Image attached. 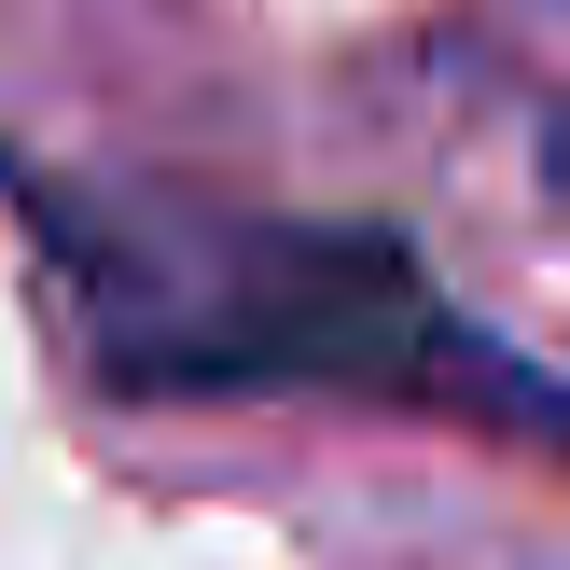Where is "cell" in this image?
Returning <instances> with one entry per match:
<instances>
[{"mask_svg":"<svg viewBox=\"0 0 570 570\" xmlns=\"http://www.w3.org/2000/svg\"><path fill=\"white\" fill-rule=\"evenodd\" d=\"M543 181L570 195V98H557V126H543Z\"/></svg>","mask_w":570,"mask_h":570,"instance_id":"2","label":"cell"},{"mask_svg":"<svg viewBox=\"0 0 570 570\" xmlns=\"http://www.w3.org/2000/svg\"><path fill=\"white\" fill-rule=\"evenodd\" d=\"M14 209L111 390L154 404L348 390V404H432L570 460V376L460 321L390 223L250 209L195 181H83V167H14Z\"/></svg>","mask_w":570,"mask_h":570,"instance_id":"1","label":"cell"}]
</instances>
